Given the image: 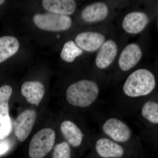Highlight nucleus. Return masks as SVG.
Masks as SVG:
<instances>
[{
  "label": "nucleus",
  "instance_id": "20",
  "mask_svg": "<svg viewBox=\"0 0 158 158\" xmlns=\"http://www.w3.org/2000/svg\"><path fill=\"white\" fill-rule=\"evenodd\" d=\"M65 141L57 144L54 148L52 158H71V148Z\"/></svg>",
  "mask_w": 158,
  "mask_h": 158
},
{
  "label": "nucleus",
  "instance_id": "23",
  "mask_svg": "<svg viewBox=\"0 0 158 158\" xmlns=\"http://www.w3.org/2000/svg\"><path fill=\"white\" fill-rule=\"evenodd\" d=\"M5 2V1H4V0H0V5H2Z\"/></svg>",
  "mask_w": 158,
  "mask_h": 158
},
{
  "label": "nucleus",
  "instance_id": "19",
  "mask_svg": "<svg viewBox=\"0 0 158 158\" xmlns=\"http://www.w3.org/2000/svg\"><path fill=\"white\" fill-rule=\"evenodd\" d=\"M12 93V88L9 85L0 88V120L9 116V102Z\"/></svg>",
  "mask_w": 158,
  "mask_h": 158
},
{
  "label": "nucleus",
  "instance_id": "18",
  "mask_svg": "<svg viewBox=\"0 0 158 158\" xmlns=\"http://www.w3.org/2000/svg\"><path fill=\"white\" fill-rule=\"evenodd\" d=\"M83 51L73 40H69L64 44L60 54L61 59L67 62H73L77 57L81 56Z\"/></svg>",
  "mask_w": 158,
  "mask_h": 158
},
{
  "label": "nucleus",
  "instance_id": "15",
  "mask_svg": "<svg viewBox=\"0 0 158 158\" xmlns=\"http://www.w3.org/2000/svg\"><path fill=\"white\" fill-rule=\"evenodd\" d=\"M140 116L142 121L149 128L157 130L158 102L157 101L149 99L144 102L140 107Z\"/></svg>",
  "mask_w": 158,
  "mask_h": 158
},
{
  "label": "nucleus",
  "instance_id": "10",
  "mask_svg": "<svg viewBox=\"0 0 158 158\" xmlns=\"http://www.w3.org/2000/svg\"><path fill=\"white\" fill-rule=\"evenodd\" d=\"M149 22V17L145 12L133 11L127 15L123 18V28L128 34H138L146 28Z\"/></svg>",
  "mask_w": 158,
  "mask_h": 158
},
{
  "label": "nucleus",
  "instance_id": "21",
  "mask_svg": "<svg viewBox=\"0 0 158 158\" xmlns=\"http://www.w3.org/2000/svg\"><path fill=\"white\" fill-rule=\"evenodd\" d=\"M12 130V123L10 116H7L0 120V139L9 136Z\"/></svg>",
  "mask_w": 158,
  "mask_h": 158
},
{
  "label": "nucleus",
  "instance_id": "16",
  "mask_svg": "<svg viewBox=\"0 0 158 158\" xmlns=\"http://www.w3.org/2000/svg\"><path fill=\"white\" fill-rule=\"evenodd\" d=\"M43 7L48 12L63 15L73 14L77 8V4L73 0H43Z\"/></svg>",
  "mask_w": 158,
  "mask_h": 158
},
{
  "label": "nucleus",
  "instance_id": "11",
  "mask_svg": "<svg viewBox=\"0 0 158 158\" xmlns=\"http://www.w3.org/2000/svg\"><path fill=\"white\" fill-rule=\"evenodd\" d=\"M106 38L103 34L93 31H85L78 34L75 39L76 44L88 52H95L100 48L105 42Z\"/></svg>",
  "mask_w": 158,
  "mask_h": 158
},
{
  "label": "nucleus",
  "instance_id": "13",
  "mask_svg": "<svg viewBox=\"0 0 158 158\" xmlns=\"http://www.w3.org/2000/svg\"><path fill=\"white\" fill-rule=\"evenodd\" d=\"M45 91L44 85L39 81H27L21 87L22 94L27 101L37 106L42 101Z\"/></svg>",
  "mask_w": 158,
  "mask_h": 158
},
{
  "label": "nucleus",
  "instance_id": "12",
  "mask_svg": "<svg viewBox=\"0 0 158 158\" xmlns=\"http://www.w3.org/2000/svg\"><path fill=\"white\" fill-rule=\"evenodd\" d=\"M118 52V47L112 40L105 41L101 46L95 59V64L100 69L107 68L111 65L116 58Z\"/></svg>",
  "mask_w": 158,
  "mask_h": 158
},
{
  "label": "nucleus",
  "instance_id": "24",
  "mask_svg": "<svg viewBox=\"0 0 158 158\" xmlns=\"http://www.w3.org/2000/svg\"><path fill=\"white\" fill-rule=\"evenodd\" d=\"M96 158H97V157H96Z\"/></svg>",
  "mask_w": 158,
  "mask_h": 158
},
{
  "label": "nucleus",
  "instance_id": "8",
  "mask_svg": "<svg viewBox=\"0 0 158 158\" xmlns=\"http://www.w3.org/2000/svg\"><path fill=\"white\" fill-rule=\"evenodd\" d=\"M37 117L34 110H27L18 116L14 122L15 134L20 142L24 141L28 137Z\"/></svg>",
  "mask_w": 158,
  "mask_h": 158
},
{
  "label": "nucleus",
  "instance_id": "4",
  "mask_svg": "<svg viewBox=\"0 0 158 158\" xmlns=\"http://www.w3.org/2000/svg\"><path fill=\"white\" fill-rule=\"evenodd\" d=\"M96 157L98 158H133L137 150L115 142L103 135L93 137L91 147Z\"/></svg>",
  "mask_w": 158,
  "mask_h": 158
},
{
  "label": "nucleus",
  "instance_id": "17",
  "mask_svg": "<svg viewBox=\"0 0 158 158\" xmlns=\"http://www.w3.org/2000/svg\"><path fill=\"white\" fill-rule=\"evenodd\" d=\"M19 48L18 40L13 36L0 37V63L17 52Z\"/></svg>",
  "mask_w": 158,
  "mask_h": 158
},
{
  "label": "nucleus",
  "instance_id": "22",
  "mask_svg": "<svg viewBox=\"0 0 158 158\" xmlns=\"http://www.w3.org/2000/svg\"><path fill=\"white\" fill-rule=\"evenodd\" d=\"M10 144L8 141H4L0 142V156L2 155L8 151Z\"/></svg>",
  "mask_w": 158,
  "mask_h": 158
},
{
  "label": "nucleus",
  "instance_id": "14",
  "mask_svg": "<svg viewBox=\"0 0 158 158\" xmlns=\"http://www.w3.org/2000/svg\"><path fill=\"white\" fill-rule=\"evenodd\" d=\"M109 14V9L104 3L98 2L86 6L81 12V17L86 22H98L105 19Z\"/></svg>",
  "mask_w": 158,
  "mask_h": 158
},
{
  "label": "nucleus",
  "instance_id": "5",
  "mask_svg": "<svg viewBox=\"0 0 158 158\" xmlns=\"http://www.w3.org/2000/svg\"><path fill=\"white\" fill-rule=\"evenodd\" d=\"M33 21L39 29L51 32L66 31L70 28L72 24V20L69 15L48 11L35 14Z\"/></svg>",
  "mask_w": 158,
  "mask_h": 158
},
{
  "label": "nucleus",
  "instance_id": "1",
  "mask_svg": "<svg viewBox=\"0 0 158 158\" xmlns=\"http://www.w3.org/2000/svg\"><path fill=\"white\" fill-rule=\"evenodd\" d=\"M102 135L113 141L134 149L139 150L141 143L132 130L121 118L115 116L106 117L100 124Z\"/></svg>",
  "mask_w": 158,
  "mask_h": 158
},
{
  "label": "nucleus",
  "instance_id": "6",
  "mask_svg": "<svg viewBox=\"0 0 158 158\" xmlns=\"http://www.w3.org/2000/svg\"><path fill=\"white\" fill-rule=\"evenodd\" d=\"M56 135L51 128H44L34 135L29 145L31 158H43L53 147Z\"/></svg>",
  "mask_w": 158,
  "mask_h": 158
},
{
  "label": "nucleus",
  "instance_id": "9",
  "mask_svg": "<svg viewBox=\"0 0 158 158\" xmlns=\"http://www.w3.org/2000/svg\"><path fill=\"white\" fill-rule=\"evenodd\" d=\"M142 56L140 46L136 43L130 44L122 51L118 58V66L123 71L131 70L139 62Z\"/></svg>",
  "mask_w": 158,
  "mask_h": 158
},
{
  "label": "nucleus",
  "instance_id": "2",
  "mask_svg": "<svg viewBox=\"0 0 158 158\" xmlns=\"http://www.w3.org/2000/svg\"><path fill=\"white\" fill-rule=\"evenodd\" d=\"M100 88L96 82L89 79H83L75 82L66 91V100L77 108H91L98 98Z\"/></svg>",
  "mask_w": 158,
  "mask_h": 158
},
{
  "label": "nucleus",
  "instance_id": "3",
  "mask_svg": "<svg viewBox=\"0 0 158 158\" xmlns=\"http://www.w3.org/2000/svg\"><path fill=\"white\" fill-rule=\"evenodd\" d=\"M156 85L155 77L148 69H140L131 73L123 86L126 96L135 98L147 96L155 90Z\"/></svg>",
  "mask_w": 158,
  "mask_h": 158
},
{
  "label": "nucleus",
  "instance_id": "7",
  "mask_svg": "<svg viewBox=\"0 0 158 158\" xmlns=\"http://www.w3.org/2000/svg\"><path fill=\"white\" fill-rule=\"evenodd\" d=\"M60 128L63 138L71 147L78 148L85 144L90 148L92 136L74 122L66 119L61 123Z\"/></svg>",
  "mask_w": 158,
  "mask_h": 158
}]
</instances>
